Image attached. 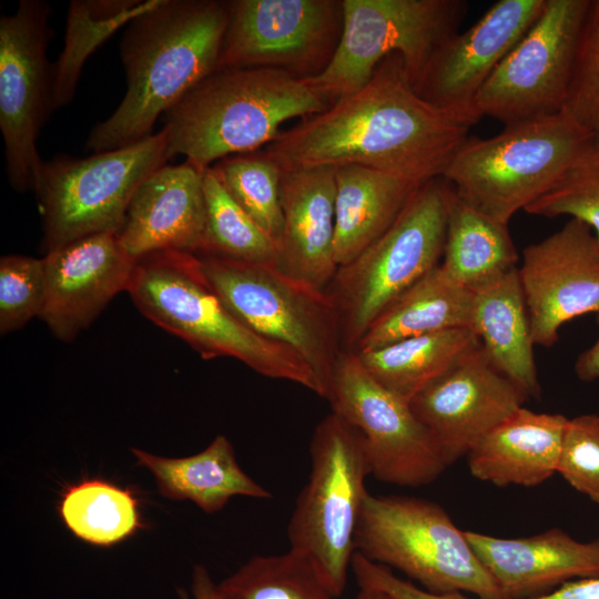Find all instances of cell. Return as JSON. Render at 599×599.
Returning a JSON list of instances; mask_svg holds the SVG:
<instances>
[{
  "label": "cell",
  "mask_w": 599,
  "mask_h": 599,
  "mask_svg": "<svg viewBox=\"0 0 599 599\" xmlns=\"http://www.w3.org/2000/svg\"><path fill=\"white\" fill-rule=\"evenodd\" d=\"M470 128L425 101L392 53L361 90L282 130L262 151L282 171L355 164L422 185L443 175Z\"/></svg>",
  "instance_id": "6da1fadb"
},
{
  "label": "cell",
  "mask_w": 599,
  "mask_h": 599,
  "mask_svg": "<svg viewBox=\"0 0 599 599\" xmlns=\"http://www.w3.org/2000/svg\"><path fill=\"white\" fill-rule=\"evenodd\" d=\"M227 1L159 0L134 18L120 41L126 90L113 113L94 125L85 150L100 153L153 135V126L217 69Z\"/></svg>",
  "instance_id": "7a4b0ae2"
},
{
  "label": "cell",
  "mask_w": 599,
  "mask_h": 599,
  "mask_svg": "<svg viewBox=\"0 0 599 599\" xmlns=\"http://www.w3.org/2000/svg\"><path fill=\"white\" fill-rule=\"evenodd\" d=\"M334 102L306 81L264 67L217 69L164 115L169 160L182 154L202 169L265 148L283 123Z\"/></svg>",
  "instance_id": "3957f363"
},
{
  "label": "cell",
  "mask_w": 599,
  "mask_h": 599,
  "mask_svg": "<svg viewBox=\"0 0 599 599\" xmlns=\"http://www.w3.org/2000/svg\"><path fill=\"white\" fill-rule=\"evenodd\" d=\"M126 292L146 318L186 342L203 359L235 358L262 376L294 383L326 398L301 355L256 334L225 306L197 255L166 250L136 258Z\"/></svg>",
  "instance_id": "277c9868"
},
{
  "label": "cell",
  "mask_w": 599,
  "mask_h": 599,
  "mask_svg": "<svg viewBox=\"0 0 599 599\" xmlns=\"http://www.w3.org/2000/svg\"><path fill=\"white\" fill-rule=\"evenodd\" d=\"M591 135L564 112L508 124L468 136L441 177L468 206L508 225L559 182Z\"/></svg>",
  "instance_id": "5b68a950"
},
{
  "label": "cell",
  "mask_w": 599,
  "mask_h": 599,
  "mask_svg": "<svg viewBox=\"0 0 599 599\" xmlns=\"http://www.w3.org/2000/svg\"><path fill=\"white\" fill-rule=\"evenodd\" d=\"M311 473L287 526L290 549L305 557L338 598L356 552L355 535L372 468L361 434L335 413L315 427Z\"/></svg>",
  "instance_id": "8992f818"
},
{
  "label": "cell",
  "mask_w": 599,
  "mask_h": 599,
  "mask_svg": "<svg viewBox=\"0 0 599 599\" xmlns=\"http://www.w3.org/2000/svg\"><path fill=\"white\" fill-rule=\"evenodd\" d=\"M453 186L436 177L412 196L393 225L327 287L339 314L344 351L354 352L374 319L443 258Z\"/></svg>",
  "instance_id": "52a82bcc"
},
{
  "label": "cell",
  "mask_w": 599,
  "mask_h": 599,
  "mask_svg": "<svg viewBox=\"0 0 599 599\" xmlns=\"http://www.w3.org/2000/svg\"><path fill=\"white\" fill-rule=\"evenodd\" d=\"M355 548L366 559L399 570L427 591H460L479 599H505L465 531L436 502L367 493Z\"/></svg>",
  "instance_id": "ba28073f"
},
{
  "label": "cell",
  "mask_w": 599,
  "mask_h": 599,
  "mask_svg": "<svg viewBox=\"0 0 599 599\" xmlns=\"http://www.w3.org/2000/svg\"><path fill=\"white\" fill-rule=\"evenodd\" d=\"M204 275L225 306L256 334L282 343L312 367L328 397L344 351L337 306L327 292L276 265L199 256Z\"/></svg>",
  "instance_id": "9c48e42d"
},
{
  "label": "cell",
  "mask_w": 599,
  "mask_h": 599,
  "mask_svg": "<svg viewBox=\"0 0 599 599\" xmlns=\"http://www.w3.org/2000/svg\"><path fill=\"white\" fill-rule=\"evenodd\" d=\"M164 129L133 145L44 161L34 190L48 253L97 233H119L141 183L166 164Z\"/></svg>",
  "instance_id": "30bf717a"
},
{
  "label": "cell",
  "mask_w": 599,
  "mask_h": 599,
  "mask_svg": "<svg viewBox=\"0 0 599 599\" xmlns=\"http://www.w3.org/2000/svg\"><path fill=\"white\" fill-rule=\"evenodd\" d=\"M343 31L335 54L304 80L334 103L361 90L389 54L403 57L415 88L435 51L466 14L461 0H342Z\"/></svg>",
  "instance_id": "8fae6325"
},
{
  "label": "cell",
  "mask_w": 599,
  "mask_h": 599,
  "mask_svg": "<svg viewBox=\"0 0 599 599\" xmlns=\"http://www.w3.org/2000/svg\"><path fill=\"white\" fill-rule=\"evenodd\" d=\"M52 8L43 0H20L0 18V131L6 173L19 192H34L43 165L37 141L53 109Z\"/></svg>",
  "instance_id": "7c38bea8"
},
{
  "label": "cell",
  "mask_w": 599,
  "mask_h": 599,
  "mask_svg": "<svg viewBox=\"0 0 599 599\" xmlns=\"http://www.w3.org/2000/svg\"><path fill=\"white\" fill-rule=\"evenodd\" d=\"M590 0H546L476 98L483 118L505 125L562 112Z\"/></svg>",
  "instance_id": "4fadbf2b"
},
{
  "label": "cell",
  "mask_w": 599,
  "mask_h": 599,
  "mask_svg": "<svg viewBox=\"0 0 599 599\" xmlns=\"http://www.w3.org/2000/svg\"><path fill=\"white\" fill-rule=\"evenodd\" d=\"M327 400L332 412L363 437L376 479L420 487L447 468L435 438L410 403L380 385L355 352L339 355Z\"/></svg>",
  "instance_id": "5bb4252c"
},
{
  "label": "cell",
  "mask_w": 599,
  "mask_h": 599,
  "mask_svg": "<svg viewBox=\"0 0 599 599\" xmlns=\"http://www.w3.org/2000/svg\"><path fill=\"white\" fill-rule=\"evenodd\" d=\"M227 8L217 69L264 67L312 79L332 61L343 31L342 0H231Z\"/></svg>",
  "instance_id": "9a60e30c"
},
{
  "label": "cell",
  "mask_w": 599,
  "mask_h": 599,
  "mask_svg": "<svg viewBox=\"0 0 599 599\" xmlns=\"http://www.w3.org/2000/svg\"><path fill=\"white\" fill-rule=\"evenodd\" d=\"M518 276L535 345L551 347L564 324L599 313V242L580 220L528 245Z\"/></svg>",
  "instance_id": "2e32d148"
},
{
  "label": "cell",
  "mask_w": 599,
  "mask_h": 599,
  "mask_svg": "<svg viewBox=\"0 0 599 599\" xmlns=\"http://www.w3.org/2000/svg\"><path fill=\"white\" fill-rule=\"evenodd\" d=\"M546 0H500L468 30L433 54L415 85L432 105L470 126L481 116L476 98L497 65L540 16Z\"/></svg>",
  "instance_id": "e0dca14e"
},
{
  "label": "cell",
  "mask_w": 599,
  "mask_h": 599,
  "mask_svg": "<svg viewBox=\"0 0 599 599\" xmlns=\"http://www.w3.org/2000/svg\"><path fill=\"white\" fill-rule=\"evenodd\" d=\"M527 398L480 345L419 392L410 406L435 438L448 467L467 456Z\"/></svg>",
  "instance_id": "ac0fdd59"
},
{
  "label": "cell",
  "mask_w": 599,
  "mask_h": 599,
  "mask_svg": "<svg viewBox=\"0 0 599 599\" xmlns=\"http://www.w3.org/2000/svg\"><path fill=\"white\" fill-rule=\"evenodd\" d=\"M42 258L45 300L40 318L64 342L89 327L115 295L128 291L136 262L113 232L84 236Z\"/></svg>",
  "instance_id": "d6986e66"
},
{
  "label": "cell",
  "mask_w": 599,
  "mask_h": 599,
  "mask_svg": "<svg viewBox=\"0 0 599 599\" xmlns=\"http://www.w3.org/2000/svg\"><path fill=\"white\" fill-rule=\"evenodd\" d=\"M205 170L185 160L164 164L141 183L118 233L132 257L166 250L200 254L206 222Z\"/></svg>",
  "instance_id": "ffe728a7"
},
{
  "label": "cell",
  "mask_w": 599,
  "mask_h": 599,
  "mask_svg": "<svg viewBox=\"0 0 599 599\" xmlns=\"http://www.w3.org/2000/svg\"><path fill=\"white\" fill-rule=\"evenodd\" d=\"M465 535L505 599H531L576 578L599 577V538L579 541L560 528L522 538Z\"/></svg>",
  "instance_id": "44dd1931"
},
{
  "label": "cell",
  "mask_w": 599,
  "mask_h": 599,
  "mask_svg": "<svg viewBox=\"0 0 599 599\" xmlns=\"http://www.w3.org/2000/svg\"><path fill=\"white\" fill-rule=\"evenodd\" d=\"M336 167L282 171L283 232L276 266L319 290L338 268L334 255Z\"/></svg>",
  "instance_id": "7402d4cb"
},
{
  "label": "cell",
  "mask_w": 599,
  "mask_h": 599,
  "mask_svg": "<svg viewBox=\"0 0 599 599\" xmlns=\"http://www.w3.org/2000/svg\"><path fill=\"white\" fill-rule=\"evenodd\" d=\"M567 422L521 406L468 453L470 474L498 487L545 483L557 473Z\"/></svg>",
  "instance_id": "603a6c76"
},
{
  "label": "cell",
  "mask_w": 599,
  "mask_h": 599,
  "mask_svg": "<svg viewBox=\"0 0 599 599\" xmlns=\"http://www.w3.org/2000/svg\"><path fill=\"white\" fill-rule=\"evenodd\" d=\"M335 177L334 255L339 267L376 242L423 184L355 164L336 166Z\"/></svg>",
  "instance_id": "cb8c5ba5"
},
{
  "label": "cell",
  "mask_w": 599,
  "mask_h": 599,
  "mask_svg": "<svg viewBox=\"0 0 599 599\" xmlns=\"http://www.w3.org/2000/svg\"><path fill=\"white\" fill-rule=\"evenodd\" d=\"M470 329L491 363L528 397L540 396L518 267L474 292Z\"/></svg>",
  "instance_id": "d4e9b609"
},
{
  "label": "cell",
  "mask_w": 599,
  "mask_h": 599,
  "mask_svg": "<svg viewBox=\"0 0 599 599\" xmlns=\"http://www.w3.org/2000/svg\"><path fill=\"white\" fill-rule=\"evenodd\" d=\"M131 451L136 463L152 473L163 497L191 500L206 514L220 511L235 496L272 497L243 471L232 444L223 435H217L205 449L187 457H161L138 448H131Z\"/></svg>",
  "instance_id": "484cf974"
},
{
  "label": "cell",
  "mask_w": 599,
  "mask_h": 599,
  "mask_svg": "<svg viewBox=\"0 0 599 599\" xmlns=\"http://www.w3.org/2000/svg\"><path fill=\"white\" fill-rule=\"evenodd\" d=\"M474 292L451 280L440 264L397 296L369 325L355 353L424 334L470 328Z\"/></svg>",
  "instance_id": "4316f807"
},
{
  "label": "cell",
  "mask_w": 599,
  "mask_h": 599,
  "mask_svg": "<svg viewBox=\"0 0 599 599\" xmlns=\"http://www.w3.org/2000/svg\"><path fill=\"white\" fill-rule=\"evenodd\" d=\"M480 345L470 328H453L356 354L380 385L410 403Z\"/></svg>",
  "instance_id": "83f0119b"
},
{
  "label": "cell",
  "mask_w": 599,
  "mask_h": 599,
  "mask_svg": "<svg viewBox=\"0 0 599 599\" xmlns=\"http://www.w3.org/2000/svg\"><path fill=\"white\" fill-rule=\"evenodd\" d=\"M518 260L508 225L471 209L454 191L440 262L445 273L475 292L515 270Z\"/></svg>",
  "instance_id": "f1b7e54d"
},
{
  "label": "cell",
  "mask_w": 599,
  "mask_h": 599,
  "mask_svg": "<svg viewBox=\"0 0 599 599\" xmlns=\"http://www.w3.org/2000/svg\"><path fill=\"white\" fill-rule=\"evenodd\" d=\"M159 0H73L69 4L64 45L52 64L53 109L69 104L88 58L121 27Z\"/></svg>",
  "instance_id": "f546056e"
},
{
  "label": "cell",
  "mask_w": 599,
  "mask_h": 599,
  "mask_svg": "<svg viewBox=\"0 0 599 599\" xmlns=\"http://www.w3.org/2000/svg\"><path fill=\"white\" fill-rule=\"evenodd\" d=\"M58 514L75 538L103 548L129 539L144 527L135 493L102 478H84L64 488Z\"/></svg>",
  "instance_id": "4dcf8cb0"
},
{
  "label": "cell",
  "mask_w": 599,
  "mask_h": 599,
  "mask_svg": "<svg viewBox=\"0 0 599 599\" xmlns=\"http://www.w3.org/2000/svg\"><path fill=\"white\" fill-rule=\"evenodd\" d=\"M206 222L197 256L276 265L275 241L229 195L209 167L204 172Z\"/></svg>",
  "instance_id": "1f68e13d"
},
{
  "label": "cell",
  "mask_w": 599,
  "mask_h": 599,
  "mask_svg": "<svg viewBox=\"0 0 599 599\" xmlns=\"http://www.w3.org/2000/svg\"><path fill=\"white\" fill-rule=\"evenodd\" d=\"M216 589L219 599H336L312 564L291 549L252 557Z\"/></svg>",
  "instance_id": "d6a6232c"
},
{
  "label": "cell",
  "mask_w": 599,
  "mask_h": 599,
  "mask_svg": "<svg viewBox=\"0 0 599 599\" xmlns=\"http://www.w3.org/2000/svg\"><path fill=\"white\" fill-rule=\"evenodd\" d=\"M210 169L229 195L278 244L283 232L281 167L261 149L226 156Z\"/></svg>",
  "instance_id": "836d02e7"
},
{
  "label": "cell",
  "mask_w": 599,
  "mask_h": 599,
  "mask_svg": "<svg viewBox=\"0 0 599 599\" xmlns=\"http://www.w3.org/2000/svg\"><path fill=\"white\" fill-rule=\"evenodd\" d=\"M525 212L580 220L599 242V135L587 140L559 182Z\"/></svg>",
  "instance_id": "e575fe53"
},
{
  "label": "cell",
  "mask_w": 599,
  "mask_h": 599,
  "mask_svg": "<svg viewBox=\"0 0 599 599\" xmlns=\"http://www.w3.org/2000/svg\"><path fill=\"white\" fill-rule=\"evenodd\" d=\"M45 300L43 258L9 254L0 258V334L40 317Z\"/></svg>",
  "instance_id": "d590c367"
},
{
  "label": "cell",
  "mask_w": 599,
  "mask_h": 599,
  "mask_svg": "<svg viewBox=\"0 0 599 599\" xmlns=\"http://www.w3.org/2000/svg\"><path fill=\"white\" fill-rule=\"evenodd\" d=\"M562 112L599 135V0H590Z\"/></svg>",
  "instance_id": "8d00e7d4"
},
{
  "label": "cell",
  "mask_w": 599,
  "mask_h": 599,
  "mask_svg": "<svg viewBox=\"0 0 599 599\" xmlns=\"http://www.w3.org/2000/svg\"><path fill=\"white\" fill-rule=\"evenodd\" d=\"M557 473L599 505V415L568 418Z\"/></svg>",
  "instance_id": "74e56055"
},
{
  "label": "cell",
  "mask_w": 599,
  "mask_h": 599,
  "mask_svg": "<svg viewBox=\"0 0 599 599\" xmlns=\"http://www.w3.org/2000/svg\"><path fill=\"white\" fill-rule=\"evenodd\" d=\"M359 589H375L390 599H468L463 592L435 593L408 580L397 577L386 566L375 564L359 552H355L351 564Z\"/></svg>",
  "instance_id": "f35d334b"
},
{
  "label": "cell",
  "mask_w": 599,
  "mask_h": 599,
  "mask_svg": "<svg viewBox=\"0 0 599 599\" xmlns=\"http://www.w3.org/2000/svg\"><path fill=\"white\" fill-rule=\"evenodd\" d=\"M531 599H599V577L570 580Z\"/></svg>",
  "instance_id": "ab89813d"
},
{
  "label": "cell",
  "mask_w": 599,
  "mask_h": 599,
  "mask_svg": "<svg viewBox=\"0 0 599 599\" xmlns=\"http://www.w3.org/2000/svg\"><path fill=\"white\" fill-rule=\"evenodd\" d=\"M599 326V313H597ZM575 373L582 382H593L599 378V336L597 341L576 359Z\"/></svg>",
  "instance_id": "60d3db41"
},
{
  "label": "cell",
  "mask_w": 599,
  "mask_h": 599,
  "mask_svg": "<svg viewBox=\"0 0 599 599\" xmlns=\"http://www.w3.org/2000/svg\"><path fill=\"white\" fill-rule=\"evenodd\" d=\"M191 589L194 599H219L216 585L204 566L194 567Z\"/></svg>",
  "instance_id": "b9f144b4"
},
{
  "label": "cell",
  "mask_w": 599,
  "mask_h": 599,
  "mask_svg": "<svg viewBox=\"0 0 599 599\" xmlns=\"http://www.w3.org/2000/svg\"><path fill=\"white\" fill-rule=\"evenodd\" d=\"M354 599H390L387 595L375 589L361 588Z\"/></svg>",
  "instance_id": "7bdbcfd3"
}]
</instances>
